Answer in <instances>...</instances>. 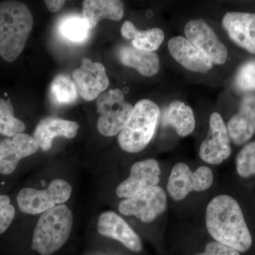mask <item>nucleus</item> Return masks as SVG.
Masks as SVG:
<instances>
[{
    "label": "nucleus",
    "instance_id": "29",
    "mask_svg": "<svg viewBox=\"0 0 255 255\" xmlns=\"http://www.w3.org/2000/svg\"><path fill=\"white\" fill-rule=\"evenodd\" d=\"M195 255H241L239 252L224 246L216 241L210 242L206 246L205 251Z\"/></svg>",
    "mask_w": 255,
    "mask_h": 255
},
{
    "label": "nucleus",
    "instance_id": "3",
    "mask_svg": "<svg viewBox=\"0 0 255 255\" xmlns=\"http://www.w3.org/2000/svg\"><path fill=\"white\" fill-rule=\"evenodd\" d=\"M73 215L65 205H58L40 216L33 231L31 248L41 255H51L68 241Z\"/></svg>",
    "mask_w": 255,
    "mask_h": 255
},
{
    "label": "nucleus",
    "instance_id": "24",
    "mask_svg": "<svg viewBox=\"0 0 255 255\" xmlns=\"http://www.w3.org/2000/svg\"><path fill=\"white\" fill-rule=\"evenodd\" d=\"M90 28L85 18L70 15L60 21L59 31L63 38L75 43L86 41L90 36Z\"/></svg>",
    "mask_w": 255,
    "mask_h": 255
},
{
    "label": "nucleus",
    "instance_id": "9",
    "mask_svg": "<svg viewBox=\"0 0 255 255\" xmlns=\"http://www.w3.org/2000/svg\"><path fill=\"white\" fill-rule=\"evenodd\" d=\"M184 33L188 41L207 57L211 63L217 65L226 63L227 48L204 20L189 21L184 28Z\"/></svg>",
    "mask_w": 255,
    "mask_h": 255
},
{
    "label": "nucleus",
    "instance_id": "12",
    "mask_svg": "<svg viewBox=\"0 0 255 255\" xmlns=\"http://www.w3.org/2000/svg\"><path fill=\"white\" fill-rule=\"evenodd\" d=\"M73 78L79 94L85 101L98 98L110 85L105 66L99 62L93 63L90 58L82 59L80 68L74 70Z\"/></svg>",
    "mask_w": 255,
    "mask_h": 255
},
{
    "label": "nucleus",
    "instance_id": "13",
    "mask_svg": "<svg viewBox=\"0 0 255 255\" xmlns=\"http://www.w3.org/2000/svg\"><path fill=\"white\" fill-rule=\"evenodd\" d=\"M39 148L34 137L20 133L0 142V174L13 173L21 159L36 153Z\"/></svg>",
    "mask_w": 255,
    "mask_h": 255
},
{
    "label": "nucleus",
    "instance_id": "23",
    "mask_svg": "<svg viewBox=\"0 0 255 255\" xmlns=\"http://www.w3.org/2000/svg\"><path fill=\"white\" fill-rule=\"evenodd\" d=\"M50 98L56 105L74 103L78 97L76 84L69 77L60 75L55 77L50 87Z\"/></svg>",
    "mask_w": 255,
    "mask_h": 255
},
{
    "label": "nucleus",
    "instance_id": "20",
    "mask_svg": "<svg viewBox=\"0 0 255 255\" xmlns=\"http://www.w3.org/2000/svg\"><path fill=\"white\" fill-rule=\"evenodd\" d=\"M119 57L124 65L135 69L143 76H154L159 72V58L155 52L124 46L119 50Z\"/></svg>",
    "mask_w": 255,
    "mask_h": 255
},
{
    "label": "nucleus",
    "instance_id": "19",
    "mask_svg": "<svg viewBox=\"0 0 255 255\" xmlns=\"http://www.w3.org/2000/svg\"><path fill=\"white\" fill-rule=\"evenodd\" d=\"M124 14V3L119 0H85L83 1V17L91 29L104 18L120 21Z\"/></svg>",
    "mask_w": 255,
    "mask_h": 255
},
{
    "label": "nucleus",
    "instance_id": "5",
    "mask_svg": "<svg viewBox=\"0 0 255 255\" xmlns=\"http://www.w3.org/2000/svg\"><path fill=\"white\" fill-rule=\"evenodd\" d=\"M100 118L97 129L102 135L114 136L123 130L131 114L133 107L125 100L123 92L119 89L104 92L97 99Z\"/></svg>",
    "mask_w": 255,
    "mask_h": 255
},
{
    "label": "nucleus",
    "instance_id": "27",
    "mask_svg": "<svg viewBox=\"0 0 255 255\" xmlns=\"http://www.w3.org/2000/svg\"><path fill=\"white\" fill-rule=\"evenodd\" d=\"M235 85L238 91L248 95L255 92V60L242 65L236 75Z\"/></svg>",
    "mask_w": 255,
    "mask_h": 255
},
{
    "label": "nucleus",
    "instance_id": "21",
    "mask_svg": "<svg viewBox=\"0 0 255 255\" xmlns=\"http://www.w3.org/2000/svg\"><path fill=\"white\" fill-rule=\"evenodd\" d=\"M162 125L174 128L178 135L186 137L195 128V118L192 109L184 102L175 100L171 102L164 112Z\"/></svg>",
    "mask_w": 255,
    "mask_h": 255
},
{
    "label": "nucleus",
    "instance_id": "10",
    "mask_svg": "<svg viewBox=\"0 0 255 255\" xmlns=\"http://www.w3.org/2000/svg\"><path fill=\"white\" fill-rule=\"evenodd\" d=\"M231 154V138L227 127L221 116L214 112L210 117L209 133L201 143L199 155L206 163L219 164Z\"/></svg>",
    "mask_w": 255,
    "mask_h": 255
},
{
    "label": "nucleus",
    "instance_id": "28",
    "mask_svg": "<svg viewBox=\"0 0 255 255\" xmlns=\"http://www.w3.org/2000/svg\"><path fill=\"white\" fill-rule=\"evenodd\" d=\"M15 208L9 196L0 194V234L9 227L15 216Z\"/></svg>",
    "mask_w": 255,
    "mask_h": 255
},
{
    "label": "nucleus",
    "instance_id": "1",
    "mask_svg": "<svg viewBox=\"0 0 255 255\" xmlns=\"http://www.w3.org/2000/svg\"><path fill=\"white\" fill-rule=\"evenodd\" d=\"M206 224L214 241L245 253L251 248L253 238L241 207L238 201L228 195H219L206 208Z\"/></svg>",
    "mask_w": 255,
    "mask_h": 255
},
{
    "label": "nucleus",
    "instance_id": "16",
    "mask_svg": "<svg viewBox=\"0 0 255 255\" xmlns=\"http://www.w3.org/2000/svg\"><path fill=\"white\" fill-rule=\"evenodd\" d=\"M228 135L236 145H241L250 140L255 132V95H247L242 100L237 114L227 126Z\"/></svg>",
    "mask_w": 255,
    "mask_h": 255
},
{
    "label": "nucleus",
    "instance_id": "31",
    "mask_svg": "<svg viewBox=\"0 0 255 255\" xmlns=\"http://www.w3.org/2000/svg\"></svg>",
    "mask_w": 255,
    "mask_h": 255
},
{
    "label": "nucleus",
    "instance_id": "17",
    "mask_svg": "<svg viewBox=\"0 0 255 255\" xmlns=\"http://www.w3.org/2000/svg\"><path fill=\"white\" fill-rule=\"evenodd\" d=\"M171 55L184 68L196 73H206L213 68L211 60L182 36H176L168 42Z\"/></svg>",
    "mask_w": 255,
    "mask_h": 255
},
{
    "label": "nucleus",
    "instance_id": "7",
    "mask_svg": "<svg viewBox=\"0 0 255 255\" xmlns=\"http://www.w3.org/2000/svg\"><path fill=\"white\" fill-rule=\"evenodd\" d=\"M214 182V174L209 167L201 166L191 172L184 162L176 164L172 169L167 183V191L172 199L181 201L192 191H204Z\"/></svg>",
    "mask_w": 255,
    "mask_h": 255
},
{
    "label": "nucleus",
    "instance_id": "30",
    "mask_svg": "<svg viewBox=\"0 0 255 255\" xmlns=\"http://www.w3.org/2000/svg\"><path fill=\"white\" fill-rule=\"evenodd\" d=\"M65 1H62V0H46L45 1V4L48 8V9L51 12H58L63 7L65 4Z\"/></svg>",
    "mask_w": 255,
    "mask_h": 255
},
{
    "label": "nucleus",
    "instance_id": "14",
    "mask_svg": "<svg viewBox=\"0 0 255 255\" xmlns=\"http://www.w3.org/2000/svg\"><path fill=\"white\" fill-rule=\"evenodd\" d=\"M97 231L101 236L120 242L130 251L135 253L142 251V243L139 236L113 211H106L100 215Z\"/></svg>",
    "mask_w": 255,
    "mask_h": 255
},
{
    "label": "nucleus",
    "instance_id": "22",
    "mask_svg": "<svg viewBox=\"0 0 255 255\" xmlns=\"http://www.w3.org/2000/svg\"><path fill=\"white\" fill-rule=\"evenodd\" d=\"M122 34L127 39L132 40L133 48L145 51L154 52L164 41L162 29L154 28L147 31H140L131 21H127L122 27Z\"/></svg>",
    "mask_w": 255,
    "mask_h": 255
},
{
    "label": "nucleus",
    "instance_id": "25",
    "mask_svg": "<svg viewBox=\"0 0 255 255\" xmlns=\"http://www.w3.org/2000/svg\"><path fill=\"white\" fill-rule=\"evenodd\" d=\"M26 126L14 117V111L10 100L0 99V133L12 137L23 133Z\"/></svg>",
    "mask_w": 255,
    "mask_h": 255
},
{
    "label": "nucleus",
    "instance_id": "18",
    "mask_svg": "<svg viewBox=\"0 0 255 255\" xmlns=\"http://www.w3.org/2000/svg\"><path fill=\"white\" fill-rule=\"evenodd\" d=\"M80 128L78 123L54 117H46L40 121L33 132V137L43 151L52 147L55 137L63 136L73 138Z\"/></svg>",
    "mask_w": 255,
    "mask_h": 255
},
{
    "label": "nucleus",
    "instance_id": "26",
    "mask_svg": "<svg viewBox=\"0 0 255 255\" xmlns=\"http://www.w3.org/2000/svg\"><path fill=\"white\" fill-rule=\"evenodd\" d=\"M236 169L242 177L255 174V141L250 142L239 152L236 159Z\"/></svg>",
    "mask_w": 255,
    "mask_h": 255
},
{
    "label": "nucleus",
    "instance_id": "8",
    "mask_svg": "<svg viewBox=\"0 0 255 255\" xmlns=\"http://www.w3.org/2000/svg\"><path fill=\"white\" fill-rule=\"evenodd\" d=\"M167 198L162 187H155L142 191L136 195L124 199L119 204L121 214L135 216L142 223L155 221L167 209Z\"/></svg>",
    "mask_w": 255,
    "mask_h": 255
},
{
    "label": "nucleus",
    "instance_id": "11",
    "mask_svg": "<svg viewBox=\"0 0 255 255\" xmlns=\"http://www.w3.org/2000/svg\"><path fill=\"white\" fill-rule=\"evenodd\" d=\"M160 174V167L155 159H148L135 162L130 168L129 177L117 187V196L128 199L158 186Z\"/></svg>",
    "mask_w": 255,
    "mask_h": 255
},
{
    "label": "nucleus",
    "instance_id": "6",
    "mask_svg": "<svg viewBox=\"0 0 255 255\" xmlns=\"http://www.w3.org/2000/svg\"><path fill=\"white\" fill-rule=\"evenodd\" d=\"M72 194V187L61 179L52 181L43 190L24 188L18 193V208L21 212L30 215L43 214L53 209L57 204L61 205L69 200Z\"/></svg>",
    "mask_w": 255,
    "mask_h": 255
},
{
    "label": "nucleus",
    "instance_id": "15",
    "mask_svg": "<svg viewBox=\"0 0 255 255\" xmlns=\"http://www.w3.org/2000/svg\"><path fill=\"white\" fill-rule=\"evenodd\" d=\"M222 23L234 43L255 54V14L228 12L223 18Z\"/></svg>",
    "mask_w": 255,
    "mask_h": 255
},
{
    "label": "nucleus",
    "instance_id": "4",
    "mask_svg": "<svg viewBox=\"0 0 255 255\" xmlns=\"http://www.w3.org/2000/svg\"><path fill=\"white\" fill-rule=\"evenodd\" d=\"M160 111L150 100H142L133 107L131 117L118 136L119 146L130 153L139 152L147 147L155 135Z\"/></svg>",
    "mask_w": 255,
    "mask_h": 255
},
{
    "label": "nucleus",
    "instance_id": "2",
    "mask_svg": "<svg viewBox=\"0 0 255 255\" xmlns=\"http://www.w3.org/2000/svg\"><path fill=\"white\" fill-rule=\"evenodd\" d=\"M33 26V16L24 3H0V56L5 61H14L21 54Z\"/></svg>",
    "mask_w": 255,
    "mask_h": 255
}]
</instances>
